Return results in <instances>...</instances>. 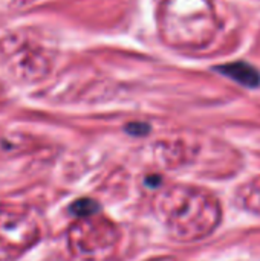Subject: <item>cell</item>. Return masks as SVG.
<instances>
[{"label":"cell","mask_w":260,"mask_h":261,"mask_svg":"<svg viewBox=\"0 0 260 261\" xmlns=\"http://www.w3.org/2000/svg\"><path fill=\"white\" fill-rule=\"evenodd\" d=\"M216 70L219 73L241 83L242 86H247V87H257L260 84L259 70L244 61L222 64V66H218Z\"/></svg>","instance_id":"cell-1"},{"label":"cell","mask_w":260,"mask_h":261,"mask_svg":"<svg viewBox=\"0 0 260 261\" xmlns=\"http://www.w3.org/2000/svg\"><path fill=\"white\" fill-rule=\"evenodd\" d=\"M72 213L77 214V216H89V214H93L97 213L98 210V205L90 200V199H81V200H77L74 205H72Z\"/></svg>","instance_id":"cell-2"},{"label":"cell","mask_w":260,"mask_h":261,"mask_svg":"<svg viewBox=\"0 0 260 261\" xmlns=\"http://www.w3.org/2000/svg\"><path fill=\"white\" fill-rule=\"evenodd\" d=\"M150 130V125L146 122H130L126 125V132L132 136H144Z\"/></svg>","instance_id":"cell-3"}]
</instances>
